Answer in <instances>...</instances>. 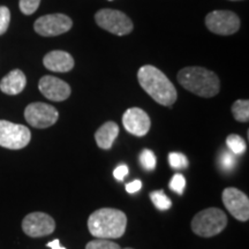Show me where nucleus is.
<instances>
[{"label": "nucleus", "mask_w": 249, "mask_h": 249, "mask_svg": "<svg viewBox=\"0 0 249 249\" xmlns=\"http://www.w3.org/2000/svg\"><path fill=\"white\" fill-rule=\"evenodd\" d=\"M24 118L30 126L35 128H48L58 121L57 108L45 103H31L24 110Z\"/></svg>", "instance_id": "7"}, {"label": "nucleus", "mask_w": 249, "mask_h": 249, "mask_svg": "<svg viewBox=\"0 0 249 249\" xmlns=\"http://www.w3.org/2000/svg\"><path fill=\"white\" fill-rule=\"evenodd\" d=\"M140 163L142 167L147 171H154L156 167V156L149 149H144L140 155Z\"/></svg>", "instance_id": "22"}, {"label": "nucleus", "mask_w": 249, "mask_h": 249, "mask_svg": "<svg viewBox=\"0 0 249 249\" xmlns=\"http://www.w3.org/2000/svg\"><path fill=\"white\" fill-rule=\"evenodd\" d=\"M138 80L142 89L163 107H172L178 93L176 87L163 71L152 65H145L139 70Z\"/></svg>", "instance_id": "1"}, {"label": "nucleus", "mask_w": 249, "mask_h": 249, "mask_svg": "<svg viewBox=\"0 0 249 249\" xmlns=\"http://www.w3.org/2000/svg\"><path fill=\"white\" fill-rule=\"evenodd\" d=\"M55 229V222L50 214L44 213H31L22 220V230L28 236L40 238L52 234Z\"/></svg>", "instance_id": "11"}, {"label": "nucleus", "mask_w": 249, "mask_h": 249, "mask_svg": "<svg viewBox=\"0 0 249 249\" xmlns=\"http://www.w3.org/2000/svg\"><path fill=\"white\" fill-rule=\"evenodd\" d=\"M150 200L152 201V203H154L155 207L160 211H166L171 209V207H172V202H171L170 198L167 197L164 191L151 192Z\"/></svg>", "instance_id": "19"}, {"label": "nucleus", "mask_w": 249, "mask_h": 249, "mask_svg": "<svg viewBox=\"0 0 249 249\" xmlns=\"http://www.w3.org/2000/svg\"><path fill=\"white\" fill-rule=\"evenodd\" d=\"M127 174H128V167H127V165L124 164L119 165V166L113 171L114 178H116L118 181H124V178L127 177Z\"/></svg>", "instance_id": "27"}, {"label": "nucleus", "mask_w": 249, "mask_h": 249, "mask_svg": "<svg viewBox=\"0 0 249 249\" xmlns=\"http://www.w3.org/2000/svg\"><path fill=\"white\" fill-rule=\"evenodd\" d=\"M118 134H119V127L113 121H107L97 129L95 133V140L97 145L101 149L108 150L113 145Z\"/></svg>", "instance_id": "16"}, {"label": "nucleus", "mask_w": 249, "mask_h": 249, "mask_svg": "<svg viewBox=\"0 0 249 249\" xmlns=\"http://www.w3.org/2000/svg\"><path fill=\"white\" fill-rule=\"evenodd\" d=\"M127 227L124 213L112 208H103L90 214L88 229L97 239H118L124 235Z\"/></svg>", "instance_id": "2"}, {"label": "nucleus", "mask_w": 249, "mask_h": 249, "mask_svg": "<svg viewBox=\"0 0 249 249\" xmlns=\"http://www.w3.org/2000/svg\"><path fill=\"white\" fill-rule=\"evenodd\" d=\"M40 0H20L18 5H20V9L23 14L31 15L37 11L39 7Z\"/></svg>", "instance_id": "25"}, {"label": "nucleus", "mask_w": 249, "mask_h": 249, "mask_svg": "<svg viewBox=\"0 0 249 249\" xmlns=\"http://www.w3.org/2000/svg\"><path fill=\"white\" fill-rule=\"evenodd\" d=\"M46 246H48V247H50L51 249H66L65 247H61L60 240H59V239H54L53 241L48 242Z\"/></svg>", "instance_id": "29"}, {"label": "nucleus", "mask_w": 249, "mask_h": 249, "mask_svg": "<svg viewBox=\"0 0 249 249\" xmlns=\"http://www.w3.org/2000/svg\"><path fill=\"white\" fill-rule=\"evenodd\" d=\"M205 26L213 34L229 36L240 28V18L230 11H213L205 17Z\"/></svg>", "instance_id": "8"}, {"label": "nucleus", "mask_w": 249, "mask_h": 249, "mask_svg": "<svg viewBox=\"0 0 249 249\" xmlns=\"http://www.w3.org/2000/svg\"><path fill=\"white\" fill-rule=\"evenodd\" d=\"M95 21L102 29L118 36H124L133 30L132 20L117 9H101L96 13Z\"/></svg>", "instance_id": "5"}, {"label": "nucleus", "mask_w": 249, "mask_h": 249, "mask_svg": "<svg viewBox=\"0 0 249 249\" xmlns=\"http://www.w3.org/2000/svg\"><path fill=\"white\" fill-rule=\"evenodd\" d=\"M219 165L224 171H226V172L232 171L236 165L235 155L232 154L230 150L223 151L222 155H220V158H219Z\"/></svg>", "instance_id": "20"}, {"label": "nucleus", "mask_w": 249, "mask_h": 249, "mask_svg": "<svg viewBox=\"0 0 249 249\" xmlns=\"http://www.w3.org/2000/svg\"><path fill=\"white\" fill-rule=\"evenodd\" d=\"M226 144L229 150L235 156L244 155L246 149H247V144H246L245 140L240 135H236V134H231V135L227 136Z\"/></svg>", "instance_id": "18"}, {"label": "nucleus", "mask_w": 249, "mask_h": 249, "mask_svg": "<svg viewBox=\"0 0 249 249\" xmlns=\"http://www.w3.org/2000/svg\"><path fill=\"white\" fill-rule=\"evenodd\" d=\"M11 22V12L6 6H0V35H4L7 31Z\"/></svg>", "instance_id": "26"}, {"label": "nucleus", "mask_w": 249, "mask_h": 249, "mask_svg": "<svg viewBox=\"0 0 249 249\" xmlns=\"http://www.w3.org/2000/svg\"><path fill=\"white\" fill-rule=\"evenodd\" d=\"M44 66L51 71H58V73H66L73 70L74 59L70 53L65 51H51L43 59Z\"/></svg>", "instance_id": "14"}, {"label": "nucleus", "mask_w": 249, "mask_h": 249, "mask_svg": "<svg viewBox=\"0 0 249 249\" xmlns=\"http://www.w3.org/2000/svg\"><path fill=\"white\" fill-rule=\"evenodd\" d=\"M123 124L127 132L142 138L147 135L151 127V121L148 113L139 107H130L124 113Z\"/></svg>", "instance_id": "12"}, {"label": "nucleus", "mask_w": 249, "mask_h": 249, "mask_svg": "<svg viewBox=\"0 0 249 249\" xmlns=\"http://www.w3.org/2000/svg\"><path fill=\"white\" fill-rule=\"evenodd\" d=\"M124 249H133V248H124Z\"/></svg>", "instance_id": "30"}, {"label": "nucleus", "mask_w": 249, "mask_h": 249, "mask_svg": "<svg viewBox=\"0 0 249 249\" xmlns=\"http://www.w3.org/2000/svg\"><path fill=\"white\" fill-rule=\"evenodd\" d=\"M142 188L141 180H134L132 182H128L126 185V192L129 194H134V193L139 192Z\"/></svg>", "instance_id": "28"}, {"label": "nucleus", "mask_w": 249, "mask_h": 249, "mask_svg": "<svg viewBox=\"0 0 249 249\" xmlns=\"http://www.w3.org/2000/svg\"><path fill=\"white\" fill-rule=\"evenodd\" d=\"M223 203L230 213L240 222H247L249 219V198L244 192L234 187L224 189Z\"/></svg>", "instance_id": "10"}, {"label": "nucleus", "mask_w": 249, "mask_h": 249, "mask_svg": "<svg viewBox=\"0 0 249 249\" xmlns=\"http://www.w3.org/2000/svg\"><path fill=\"white\" fill-rule=\"evenodd\" d=\"M86 249H121L116 242L107 240V239H97L87 244Z\"/></svg>", "instance_id": "23"}, {"label": "nucleus", "mask_w": 249, "mask_h": 249, "mask_svg": "<svg viewBox=\"0 0 249 249\" xmlns=\"http://www.w3.org/2000/svg\"><path fill=\"white\" fill-rule=\"evenodd\" d=\"M169 163L174 170H182L188 166V160L183 154L180 152H171L169 155Z\"/></svg>", "instance_id": "21"}, {"label": "nucleus", "mask_w": 249, "mask_h": 249, "mask_svg": "<svg viewBox=\"0 0 249 249\" xmlns=\"http://www.w3.org/2000/svg\"><path fill=\"white\" fill-rule=\"evenodd\" d=\"M27 79L22 71L14 70L0 81V90L6 95H18L26 88Z\"/></svg>", "instance_id": "15"}, {"label": "nucleus", "mask_w": 249, "mask_h": 249, "mask_svg": "<svg viewBox=\"0 0 249 249\" xmlns=\"http://www.w3.org/2000/svg\"><path fill=\"white\" fill-rule=\"evenodd\" d=\"M185 187H186V179L182 174L177 173L174 174L173 178L171 179L170 181V189L173 191L177 194L182 195L183 191H185Z\"/></svg>", "instance_id": "24"}, {"label": "nucleus", "mask_w": 249, "mask_h": 249, "mask_svg": "<svg viewBox=\"0 0 249 249\" xmlns=\"http://www.w3.org/2000/svg\"><path fill=\"white\" fill-rule=\"evenodd\" d=\"M110 1H111V0H110Z\"/></svg>", "instance_id": "31"}, {"label": "nucleus", "mask_w": 249, "mask_h": 249, "mask_svg": "<svg viewBox=\"0 0 249 249\" xmlns=\"http://www.w3.org/2000/svg\"><path fill=\"white\" fill-rule=\"evenodd\" d=\"M227 225L226 213L218 208H208L197 213L192 220V230L196 235L211 238L222 233Z\"/></svg>", "instance_id": "4"}, {"label": "nucleus", "mask_w": 249, "mask_h": 249, "mask_svg": "<svg viewBox=\"0 0 249 249\" xmlns=\"http://www.w3.org/2000/svg\"><path fill=\"white\" fill-rule=\"evenodd\" d=\"M38 89L44 97L53 102L66 101L71 92L68 83L51 75L43 76L39 80Z\"/></svg>", "instance_id": "13"}, {"label": "nucleus", "mask_w": 249, "mask_h": 249, "mask_svg": "<svg viewBox=\"0 0 249 249\" xmlns=\"http://www.w3.org/2000/svg\"><path fill=\"white\" fill-rule=\"evenodd\" d=\"M178 81L186 90L200 97H213L220 89L218 76L203 67L183 68L178 73Z\"/></svg>", "instance_id": "3"}, {"label": "nucleus", "mask_w": 249, "mask_h": 249, "mask_svg": "<svg viewBox=\"0 0 249 249\" xmlns=\"http://www.w3.org/2000/svg\"><path fill=\"white\" fill-rule=\"evenodd\" d=\"M232 113L235 120L247 123L249 120V102L247 99H238L233 103Z\"/></svg>", "instance_id": "17"}, {"label": "nucleus", "mask_w": 249, "mask_h": 249, "mask_svg": "<svg viewBox=\"0 0 249 249\" xmlns=\"http://www.w3.org/2000/svg\"><path fill=\"white\" fill-rule=\"evenodd\" d=\"M73 22L65 14H49L37 18L34 28L38 35L44 37L59 36L71 30Z\"/></svg>", "instance_id": "9"}, {"label": "nucleus", "mask_w": 249, "mask_h": 249, "mask_svg": "<svg viewBox=\"0 0 249 249\" xmlns=\"http://www.w3.org/2000/svg\"><path fill=\"white\" fill-rule=\"evenodd\" d=\"M30 140L31 133L28 127L7 120H0V147L18 150L27 147Z\"/></svg>", "instance_id": "6"}]
</instances>
